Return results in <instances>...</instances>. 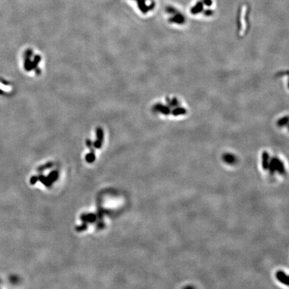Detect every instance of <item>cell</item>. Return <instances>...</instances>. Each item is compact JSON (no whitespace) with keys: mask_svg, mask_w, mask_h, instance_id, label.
<instances>
[{"mask_svg":"<svg viewBox=\"0 0 289 289\" xmlns=\"http://www.w3.org/2000/svg\"><path fill=\"white\" fill-rule=\"evenodd\" d=\"M223 160L228 164H233L234 163L236 160V158L233 156L232 154L226 153L223 156Z\"/></svg>","mask_w":289,"mask_h":289,"instance_id":"4","label":"cell"},{"mask_svg":"<svg viewBox=\"0 0 289 289\" xmlns=\"http://www.w3.org/2000/svg\"><path fill=\"white\" fill-rule=\"evenodd\" d=\"M82 220H85L86 221H89V222H93V221L96 219V216L94 214H89L88 216L83 215L82 216Z\"/></svg>","mask_w":289,"mask_h":289,"instance_id":"7","label":"cell"},{"mask_svg":"<svg viewBox=\"0 0 289 289\" xmlns=\"http://www.w3.org/2000/svg\"><path fill=\"white\" fill-rule=\"evenodd\" d=\"M275 161L276 171L281 174V175H283V174H284L285 172V168H284L283 163L282 162V161L280 160L276 157H275Z\"/></svg>","mask_w":289,"mask_h":289,"instance_id":"2","label":"cell"},{"mask_svg":"<svg viewBox=\"0 0 289 289\" xmlns=\"http://www.w3.org/2000/svg\"><path fill=\"white\" fill-rule=\"evenodd\" d=\"M86 159L87 162H89V163H93V162L95 160V156L94 155V153H91L88 154V155H87L86 157Z\"/></svg>","mask_w":289,"mask_h":289,"instance_id":"9","label":"cell"},{"mask_svg":"<svg viewBox=\"0 0 289 289\" xmlns=\"http://www.w3.org/2000/svg\"><path fill=\"white\" fill-rule=\"evenodd\" d=\"M270 162V156L267 152H264L262 155V166L264 170H267Z\"/></svg>","mask_w":289,"mask_h":289,"instance_id":"3","label":"cell"},{"mask_svg":"<svg viewBox=\"0 0 289 289\" xmlns=\"http://www.w3.org/2000/svg\"><path fill=\"white\" fill-rule=\"evenodd\" d=\"M58 171H54L52 172H51L49 175H48V177H47V178H48V179L51 181H56L57 179H58Z\"/></svg>","mask_w":289,"mask_h":289,"instance_id":"8","label":"cell"},{"mask_svg":"<svg viewBox=\"0 0 289 289\" xmlns=\"http://www.w3.org/2000/svg\"><path fill=\"white\" fill-rule=\"evenodd\" d=\"M38 180V177L37 176H34L31 178L30 180V183L31 184H35V182Z\"/></svg>","mask_w":289,"mask_h":289,"instance_id":"10","label":"cell"},{"mask_svg":"<svg viewBox=\"0 0 289 289\" xmlns=\"http://www.w3.org/2000/svg\"><path fill=\"white\" fill-rule=\"evenodd\" d=\"M86 224H83V225H82V226L77 227V228H76V229H77V230H78V231H83V230H84V229H86L87 226H86Z\"/></svg>","mask_w":289,"mask_h":289,"instance_id":"12","label":"cell"},{"mask_svg":"<svg viewBox=\"0 0 289 289\" xmlns=\"http://www.w3.org/2000/svg\"><path fill=\"white\" fill-rule=\"evenodd\" d=\"M276 277L277 280L280 281V282L282 284L284 285H288V283H289L288 277L283 271L282 270L277 271L276 274Z\"/></svg>","mask_w":289,"mask_h":289,"instance_id":"1","label":"cell"},{"mask_svg":"<svg viewBox=\"0 0 289 289\" xmlns=\"http://www.w3.org/2000/svg\"><path fill=\"white\" fill-rule=\"evenodd\" d=\"M268 169L269 170V171H270V173L271 174H274V173L276 172L275 157H272V159H270V162H269V165H268Z\"/></svg>","mask_w":289,"mask_h":289,"instance_id":"5","label":"cell"},{"mask_svg":"<svg viewBox=\"0 0 289 289\" xmlns=\"http://www.w3.org/2000/svg\"><path fill=\"white\" fill-rule=\"evenodd\" d=\"M52 167V164H51V163H48V164H46V165H45L42 166V167H39V170H43V169H47V168H50V167Z\"/></svg>","mask_w":289,"mask_h":289,"instance_id":"11","label":"cell"},{"mask_svg":"<svg viewBox=\"0 0 289 289\" xmlns=\"http://www.w3.org/2000/svg\"><path fill=\"white\" fill-rule=\"evenodd\" d=\"M38 180H40L42 183L44 184L46 186H47V187H50L51 184H52V181H51L48 178L43 175H39L38 177Z\"/></svg>","mask_w":289,"mask_h":289,"instance_id":"6","label":"cell"}]
</instances>
